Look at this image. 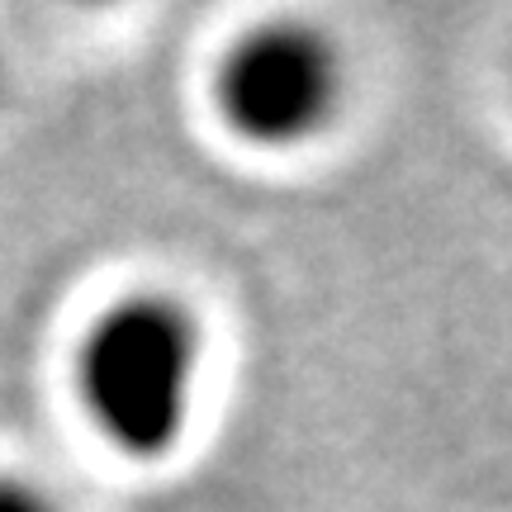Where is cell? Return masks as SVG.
<instances>
[{"instance_id":"obj_1","label":"cell","mask_w":512,"mask_h":512,"mask_svg":"<svg viewBox=\"0 0 512 512\" xmlns=\"http://www.w3.org/2000/svg\"><path fill=\"white\" fill-rule=\"evenodd\" d=\"M200 332L176 299L133 294L95 318L76 351V394L100 437L128 460L176 451L195 403Z\"/></svg>"},{"instance_id":"obj_2","label":"cell","mask_w":512,"mask_h":512,"mask_svg":"<svg viewBox=\"0 0 512 512\" xmlns=\"http://www.w3.org/2000/svg\"><path fill=\"white\" fill-rule=\"evenodd\" d=\"M214 95L223 124L242 143L294 147L328 128L342 95V62L318 29L266 24L233 43Z\"/></svg>"},{"instance_id":"obj_3","label":"cell","mask_w":512,"mask_h":512,"mask_svg":"<svg viewBox=\"0 0 512 512\" xmlns=\"http://www.w3.org/2000/svg\"><path fill=\"white\" fill-rule=\"evenodd\" d=\"M0 512H62L29 479H0Z\"/></svg>"}]
</instances>
